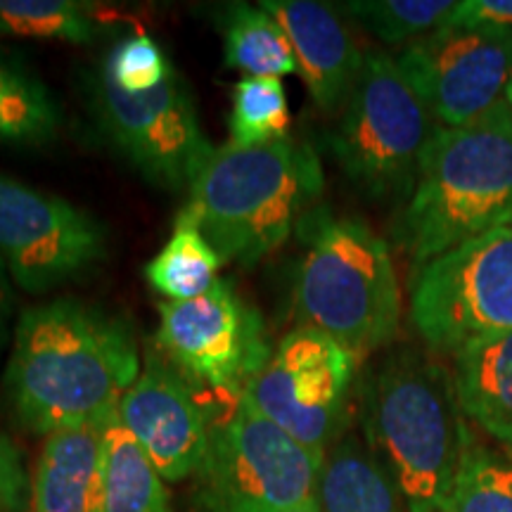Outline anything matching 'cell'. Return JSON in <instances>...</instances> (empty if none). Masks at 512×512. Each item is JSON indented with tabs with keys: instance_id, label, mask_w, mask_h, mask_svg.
<instances>
[{
	"instance_id": "2e32d148",
	"label": "cell",
	"mask_w": 512,
	"mask_h": 512,
	"mask_svg": "<svg viewBox=\"0 0 512 512\" xmlns=\"http://www.w3.org/2000/svg\"><path fill=\"white\" fill-rule=\"evenodd\" d=\"M102 430L105 425H83L43 437L31 475V512H105Z\"/></svg>"
},
{
	"instance_id": "52a82bcc",
	"label": "cell",
	"mask_w": 512,
	"mask_h": 512,
	"mask_svg": "<svg viewBox=\"0 0 512 512\" xmlns=\"http://www.w3.org/2000/svg\"><path fill=\"white\" fill-rule=\"evenodd\" d=\"M318 456L264 418L247 399L211 425L200 467L202 503L209 512H287L316 501Z\"/></svg>"
},
{
	"instance_id": "ba28073f",
	"label": "cell",
	"mask_w": 512,
	"mask_h": 512,
	"mask_svg": "<svg viewBox=\"0 0 512 512\" xmlns=\"http://www.w3.org/2000/svg\"><path fill=\"white\" fill-rule=\"evenodd\" d=\"M411 323L427 349L456 356L512 330V226L489 230L427 261L411 283Z\"/></svg>"
},
{
	"instance_id": "cb8c5ba5",
	"label": "cell",
	"mask_w": 512,
	"mask_h": 512,
	"mask_svg": "<svg viewBox=\"0 0 512 512\" xmlns=\"http://www.w3.org/2000/svg\"><path fill=\"white\" fill-rule=\"evenodd\" d=\"M441 512H512V460L467 437Z\"/></svg>"
},
{
	"instance_id": "484cf974",
	"label": "cell",
	"mask_w": 512,
	"mask_h": 512,
	"mask_svg": "<svg viewBox=\"0 0 512 512\" xmlns=\"http://www.w3.org/2000/svg\"><path fill=\"white\" fill-rule=\"evenodd\" d=\"M230 143L268 145L290 138V105L280 79H240L233 88L228 117Z\"/></svg>"
},
{
	"instance_id": "3957f363",
	"label": "cell",
	"mask_w": 512,
	"mask_h": 512,
	"mask_svg": "<svg viewBox=\"0 0 512 512\" xmlns=\"http://www.w3.org/2000/svg\"><path fill=\"white\" fill-rule=\"evenodd\" d=\"M366 432L408 512H441L467 434L453 375L425 351L399 349L363 387Z\"/></svg>"
},
{
	"instance_id": "8992f818",
	"label": "cell",
	"mask_w": 512,
	"mask_h": 512,
	"mask_svg": "<svg viewBox=\"0 0 512 512\" xmlns=\"http://www.w3.org/2000/svg\"><path fill=\"white\" fill-rule=\"evenodd\" d=\"M441 128L396 57L370 50L354 93L339 112L330 150L356 188L406 204L420 159Z\"/></svg>"
},
{
	"instance_id": "8fae6325",
	"label": "cell",
	"mask_w": 512,
	"mask_h": 512,
	"mask_svg": "<svg viewBox=\"0 0 512 512\" xmlns=\"http://www.w3.org/2000/svg\"><path fill=\"white\" fill-rule=\"evenodd\" d=\"M105 256L107 230L98 219L0 171V259L24 292L55 290Z\"/></svg>"
},
{
	"instance_id": "277c9868",
	"label": "cell",
	"mask_w": 512,
	"mask_h": 512,
	"mask_svg": "<svg viewBox=\"0 0 512 512\" xmlns=\"http://www.w3.org/2000/svg\"><path fill=\"white\" fill-rule=\"evenodd\" d=\"M323 192L311 145L283 138L268 145L216 147L190 188L188 209L226 261L259 264L290 238L294 223Z\"/></svg>"
},
{
	"instance_id": "7402d4cb",
	"label": "cell",
	"mask_w": 512,
	"mask_h": 512,
	"mask_svg": "<svg viewBox=\"0 0 512 512\" xmlns=\"http://www.w3.org/2000/svg\"><path fill=\"white\" fill-rule=\"evenodd\" d=\"M60 112L43 81L0 50V143L43 145L55 138Z\"/></svg>"
},
{
	"instance_id": "44dd1931",
	"label": "cell",
	"mask_w": 512,
	"mask_h": 512,
	"mask_svg": "<svg viewBox=\"0 0 512 512\" xmlns=\"http://www.w3.org/2000/svg\"><path fill=\"white\" fill-rule=\"evenodd\" d=\"M223 62L245 79H283L297 72L285 31L261 5L235 3L223 15Z\"/></svg>"
},
{
	"instance_id": "ac0fdd59",
	"label": "cell",
	"mask_w": 512,
	"mask_h": 512,
	"mask_svg": "<svg viewBox=\"0 0 512 512\" xmlns=\"http://www.w3.org/2000/svg\"><path fill=\"white\" fill-rule=\"evenodd\" d=\"M316 501L320 512H408L387 467L354 434L325 453Z\"/></svg>"
},
{
	"instance_id": "6da1fadb",
	"label": "cell",
	"mask_w": 512,
	"mask_h": 512,
	"mask_svg": "<svg viewBox=\"0 0 512 512\" xmlns=\"http://www.w3.org/2000/svg\"><path fill=\"white\" fill-rule=\"evenodd\" d=\"M138 375V344L124 320L53 299L17 318L5 392L19 425L48 437L105 425Z\"/></svg>"
},
{
	"instance_id": "5bb4252c",
	"label": "cell",
	"mask_w": 512,
	"mask_h": 512,
	"mask_svg": "<svg viewBox=\"0 0 512 512\" xmlns=\"http://www.w3.org/2000/svg\"><path fill=\"white\" fill-rule=\"evenodd\" d=\"M117 415L164 482L200 472L211 425L200 396L164 358L147 356L136 382L121 396Z\"/></svg>"
},
{
	"instance_id": "4fadbf2b",
	"label": "cell",
	"mask_w": 512,
	"mask_h": 512,
	"mask_svg": "<svg viewBox=\"0 0 512 512\" xmlns=\"http://www.w3.org/2000/svg\"><path fill=\"white\" fill-rule=\"evenodd\" d=\"M396 62L441 126H463L505 100L512 29L446 24L403 48Z\"/></svg>"
},
{
	"instance_id": "1f68e13d",
	"label": "cell",
	"mask_w": 512,
	"mask_h": 512,
	"mask_svg": "<svg viewBox=\"0 0 512 512\" xmlns=\"http://www.w3.org/2000/svg\"><path fill=\"white\" fill-rule=\"evenodd\" d=\"M505 102H508L510 110H512V79H510V83H508V88H505Z\"/></svg>"
},
{
	"instance_id": "7a4b0ae2",
	"label": "cell",
	"mask_w": 512,
	"mask_h": 512,
	"mask_svg": "<svg viewBox=\"0 0 512 512\" xmlns=\"http://www.w3.org/2000/svg\"><path fill=\"white\" fill-rule=\"evenodd\" d=\"M512 223V110L505 100L463 126H441L420 159L396 240L415 266Z\"/></svg>"
},
{
	"instance_id": "30bf717a",
	"label": "cell",
	"mask_w": 512,
	"mask_h": 512,
	"mask_svg": "<svg viewBox=\"0 0 512 512\" xmlns=\"http://www.w3.org/2000/svg\"><path fill=\"white\" fill-rule=\"evenodd\" d=\"M157 344L183 375L233 401L273 351L261 313L230 280H216L202 297L159 306Z\"/></svg>"
},
{
	"instance_id": "e0dca14e",
	"label": "cell",
	"mask_w": 512,
	"mask_h": 512,
	"mask_svg": "<svg viewBox=\"0 0 512 512\" xmlns=\"http://www.w3.org/2000/svg\"><path fill=\"white\" fill-rule=\"evenodd\" d=\"M451 358L460 413L512 451V330L477 339Z\"/></svg>"
},
{
	"instance_id": "5b68a950",
	"label": "cell",
	"mask_w": 512,
	"mask_h": 512,
	"mask_svg": "<svg viewBox=\"0 0 512 512\" xmlns=\"http://www.w3.org/2000/svg\"><path fill=\"white\" fill-rule=\"evenodd\" d=\"M309 219V247L294 280L302 328L323 332L356 358L392 344L403 304L387 242L358 219L328 211Z\"/></svg>"
},
{
	"instance_id": "f1b7e54d",
	"label": "cell",
	"mask_w": 512,
	"mask_h": 512,
	"mask_svg": "<svg viewBox=\"0 0 512 512\" xmlns=\"http://www.w3.org/2000/svg\"><path fill=\"white\" fill-rule=\"evenodd\" d=\"M448 24L460 27L512 29V0H465Z\"/></svg>"
},
{
	"instance_id": "9c48e42d",
	"label": "cell",
	"mask_w": 512,
	"mask_h": 512,
	"mask_svg": "<svg viewBox=\"0 0 512 512\" xmlns=\"http://www.w3.org/2000/svg\"><path fill=\"white\" fill-rule=\"evenodd\" d=\"M356 363L332 337L297 328L275 344L242 399L309 451L325 456L342 432Z\"/></svg>"
},
{
	"instance_id": "603a6c76",
	"label": "cell",
	"mask_w": 512,
	"mask_h": 512,
	"mask_svg": "<svg viewBox=\"0 0 512 512\" xmlns=\"http://www.w3.org/2000/svg\"><path fill=\"white\" fill-rule=\"evenodd\" d=\"M102 31L95 12L74 0H0V36L93 43Z\"/></svg>"
},
{
	"instance_id": "4dcf8cb0",
	"label": "cell",
	"mask_w": 512,
	"mask_h": 512,
	"mask_svg": "<svg viewBox=\"0 0 512 512\" xmlns=\"http://www.w3.org/2000/svg\"><path fill=\"white\" fill-rule=\"evenodd\" d=\"M287 512H320V508H318V501H309V503H304L302 508H294V510H287Z\"/></svg>"
},
{
	"instance_id": "83f0119b",
	"label": "cell",
	"mask_w": 512,
	"mask_h": 512,
	"mask_svg": "<svg viewBox=\"0 0 512 512\" xmlns=\"http://www.w3.org/2000/svg\"><path fill=\"white\" fill-rule=\"evenodd\" d=\"M31 482L24 472L17 446L0 432V512H24L29 508Z\"/></svg>"
},
{
	"instance_id": "d6a6232c",
	"label": "cell",
	"mask_w": 512,
	"mask_h": 512,
	"mask_svg": "<svg viewBox=\"0 0 512 512\" xmlns=\"http://www.w3.org/2000/svg\"><path fill=\"white\" fill-rule=\"evenodd\" d=\"M510 226H512V223H510Z\"/></svg>"
},
{
	"instance_id": "9a60e30c",
	"label": "cell",
	"mask_w": 512,
	"mask_h": 512,
	"mask_svg": "<svg viewBox=\"0 0 512 512\" xmlns=\"http://www.w3.org/2000/svg\"><path fill=\"white\" fill-rule=\"evenodd\" d=\"M259 5L285 31L313 105L325 114L342 112L366 60L347 24L328 5L313 0H264Z\"/></svg>"
},
{
	"instance_id": "7c38bea8",
	"label": "cell",
	"mask_w": 512,
	"mask_h": 512,
	"mask_svg": "<svg viewBox=\"0 0 512 512\" xmlns=\"http://www.w3.org/2000/svg\"><path fill=\"white\" fill-rule=\"evenodd\" d=\"M95 110L121 155L147 181L166 190H190L216 150L202 133L195 102L178 72L155 91L140 95L119 91L100 76Z\"/></svg>"
},
{
	"instance_id": "d4e9b609",
	"label": "cell",
	"mask_w": 512,
	"mask_h": 512,
	"mask_svg": "<svg viewBox=\"0 0 512 512\" xmlns=\"http://www.w3.org/2000/svg\"><path fill=\"white\" fill-rule=\"evenodd\" d=\"M460 3L453 0H356L344 10L387 46H411L451 22Z\"/></svg>"
},
{
	"instance_id": "f546056e",
	"label": "cell",
	"mask_w": 512,
	"mask_h": 512,
	"mask_svg": "<svg viewBox=\"0 0 512 512\" xmlns=\"http://www.w3.org/2000/svg\"><path fill=\"white\" fill-rule=\"evenodd\" d=\"M12 275L8 266L0 259V351L10 342V335L15 332L12 316H15V290H12Z\"/></svg>"
},
{
	"instance_id": "4316f807",
	"label": "cell",
	"mask_w": 512,
	"mask_h": 512,
	"mask_svg": "<svg viewBox=\"0 0 512 512\" xmlns=\"http://www.w3.org/2000/svg\"><path fill=\"white\" fill-rule=\"evenodd\" d=\"M169 57L147 34H133L119 41L102 64V79L128 95L150 93L174 76Z\"/></svg>"
},
{
	"instance_id": "d6986e66",
	"label": "cell",
	"mask_w": 512,
	"mask_h": 512,
	"mask_svg": "<svg viewBox=\"0 0 512 512\" xmlns=\"http://www.w3.org/2000/svg\"><path fill=\"white\" fill-rule=\"evenodd\" d=\"M102 491L105 512H174L164 477L117 413L102 430Z\"/></svg>"
},
{
	"instance_id": "ffe728a7",
	"label": "cell",
	"mask_w": 512,
	"mask_h": 512,
	"mask_svg": "<svg viewBox=\"0 0 512 512\" xmlns=\"http://www.w3.org/2000/svg\"><path fill=\"white\" fill-rule=\"evenodd\" d=\"M221 264L219 252L204 238L195 216L183 207L169 242L145 266V280L166 302H188L216 285Z\"/></svg>"
}]
</instances>
